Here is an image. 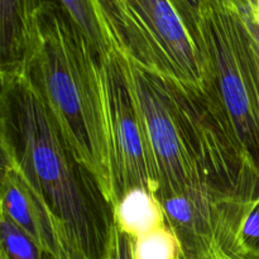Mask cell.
I'll return each instance as SVG.
<instances>
[{
  "mask_svg": "<svg viewBox=\"0 0 259 259\" xmlns=\"http://www.w3.org/2000/svg\"><path fill=\"white\" fill-rule=\"evenodd\" d=\"M28 67L63 144L94 177L106 201H118L103 63L83 33L55 3L19 0Z\"/></svg>",
  "mask_w": 259,
  "mask_h": 259,
  "instance_id": "cell-1",
  "label": "cell"
},
{
  "mask_svg": "<svg viewBox=\"0 0 259 259\" xmlns=\"http://www.w3.org/2000/svg\"><path fill=\"white\" fill-rule=\"evenodd\" d=\"M18 80L15 103L23 149L20 171L83 259H105L106 238H101L93 225L52 115L32 80L25 76Z\"/></svg>",
  "mask_w": 259,
  "mask_h": 259,
  "instance_id": "cell-2",
  "label": "cell"
},
{
  "mask_svg": "<svg viewBox=\"0 0 259 259\" xmlns=\"http://www.w3.org/2000/svg\"><path fill=\"white\" fill-rule=\"evenodd\" d=\"M119 52L103 60L108 99L109 137L116 189L125 194L133 187L153 191L159 184L143 119Z\"/></svg>",
  "mask_w": 259,
  "mask_h": 259,
  "instance_id": "cell-3",
  "label": "cell"
},
{
  "mask_svg": "<svg viewBox=\"0 0 259 259\" xmlns=\"http://www.w3.org/2000/svg\"><path fill=\"white\" fill-rule=\"evenodd\" d=\"M125 67L143 119L157 175H162L171 186L174 185L176 196H181L179 190L185 179V154L176 126L148 83L142 80L138 72L132 71L129 63H125Z\"/></svg>",
  "mask_w": 259,
  "mask_h": 259,
  "instance_id": "cell-4",
  "label": "cell"
},
{
  "mask_svg": "<svg viewBox=\"0 0 259 259\" xmlns=\"http://www.w3.org/2000/svg\"><path fill=\"white\" fill-rule=\"evenodd\" d=\"M118 228L131 238L151 233L163 227V211L153 192L144 187H133L116 204Z\"/></svg>",
  "mask_w": 259,
  "mask_h": 259,
  "instance_id": "cell-5",
  "label": "cell"
},
{
  "mask_svg": "<svg viewBox=\"0 0 259 259\" xmlns=\"http://www.w3.org/2000/svg\"><path fill=\"white\" fill-rule=\"evenodd\" d=\"M182 245L172 230L161 227L136 238L134 259H181Z\"/></svg>",
  "mask_w": 259,
  "mask_h": 259,
  "instance_id": "cell-6",
  "label": "cell"
},
{
  "mask_svg": "<svg viewBox=\"0 0 259 259\" xmlns=\"http://www.w3.org/2000/svg\"><path fill=\"white\" fill-rule=\"evenodd\" d=\"M222 91L225 105L237 120H244L249 114V96L243 78L233 68L222 62Z\"/></svg>",
  "mask_w": 259,
  "mask_h": 259,
  "instance_id": "cell-7",
  "label": "cell"
},
{
  "mask_svg": "<svg viewBox=\"0 0 259 259\" xmlns=\"http://www.w3.org/2000/svg\"><path fill=\"white\" fill-rule=\"evenodd\" d=\"M105 259H134L132 238L118 227H111L106 238Z\"/></svg>",
  "mask_w": 259,
  "mask_h": 259,
  "instance_id": "cell-8",
  "label": "cell"
},
{
  "mask_svg": "<svg viewBox=\"0 0 259 259\" xmlns=\"http://www.w3.org/2000/svg\"><path fill=\"white\" fill-rule=\"evenodd\" d=\"M52 245L50 252L46 254L47 259H83L82 255L68 242L62 227L56 218H52Z\"/></svg>",
  "mask_w": 259,
  "mask_h": 259,
  "instance_id": "cell-9",
  "label": "cell"
},
{
  "mask_svg": "<svg viewBox=\"0 0 259 259\" xmlns=\"http://www.w3.org/2000/svg\"><path fill=\"white\" fill-rule=\"evenodd\" d=\"M166 210L174 219L180 223H190L192 219V210L190 202L182 196H174L166 202Z\"/></svg>",
  "mask_w": 259,
  "mask_h": 259,
  "instance_id": "cell-10",
  "label": "cell"
},
{
  "mask_svg": "<svg viewBox=\"0 0 259 259\" xmlns=\"http://www.w3.org/2000/svg\"><path fill=\"white\" fill-rule=\"evenodd\" d=\"M2 259H9V257H8L4 252H2Z\"/></svg>",
  "mask_w": 259,
  "mask_h": 259,
  "instance_id": "cell-11",
  "label": "cell"
},
{
  "mask_svg": "<svg viewBox=\"0 0 259 259\" xmlns=\"http://www.w3.org/2000/svg\"><path fill=\"white\" fill-rule=\"evenodd\" d=\"M189 2L192 3V0H189ZM194 2H195V4H199V0H194Z\"/></svg>",
  "mask_w": 259,
  "mask_h": 259,
  "instance_id": "cell-12",
  "label": "cell"
},
{
  "mask_svg": "<svg viewBox=\"0 0 259 259\" xmlns=\"http://www.w3.org/2000/svg\"><path fill=\"white\" fill-rule=\"evenodd\" d=\"M257 9H258V14H259V0H257Z\"/></svg>",
  "mask_w": 259,
  "mask_h": 259,
  "instance_id": "cell-13",
  "label": "cell"
}]
</instances>
